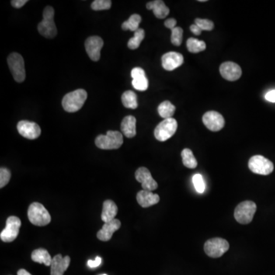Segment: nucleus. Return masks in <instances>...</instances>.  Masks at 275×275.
<instances>
[{
    "label": "nucleus",
    "mask_w": 275,
    "mask_h": 275,
    "mask_svg": "<svg viewBox=\"0 0 275 275\" xmlns=\"http://www.w3.org/2000/svg\"><path fill=\"white\" fill-rule=\"evenodd\" d=\"M87 98L88 92L83 89L68 92L63 98V108L67 113H75L83 107Z\"/></svg>",
    "instance_id": "obj_1"
},
{
    "label": "nucleus",
    "mask_w": 275,
    "mask_h": 275,
    "mask_svg": "<svg viewBox=\"0 0 275 275\" xmlns=\"http://www.w3.org/2000/svg\"><path fill=\"white\" fill-rule=\"evenodd\" d=\"M54 9L51 6L46 7L43 12V19L38 25V30L42 36L54 39L57 35V28L54 21Z\"/></svg>",
    "instance_id": "obj_2"
},
{
    "label": "nucleus",
    "mask_w": 275,
    "mask_h": 275,
    "mask_svg": "<svg viewBox=\"0 0 275 275\" xmlns=\"http://www.w3.org/2000/svg\"><path fill=\"white\" fill-rule=\"evenodd\" d=\"M28 217L32 224L38 227L48 225L51 220L50 213L42 203H33L29 206Z\"/></svg>",
    "instance_id": "obj_3"
},
{
    "label": "nucleus",
    "mask_w": 275,
    "mask_h": 275,
    "mask_svg": "<svg viewBox=\"0 0 275 275\" xmlns=\"http://www.w3.org/2000/svg\"><path fill=\"white\" fill-rule=\"evenodd\" d=\"M95 144L100 149H118L123 144V134L118 131H108L105 136H98L95 140Z\"/></svg>",
    "instance_id": "obj_4"
},
{
    "label": "nucleus",
    "mask_w": 275,
    "mask_h": 275,
    "mask_svg": "<svg viewBox=\"0 0 275 275\" xmlns=\"http://www.w3.org/2000/svg\"><path fill=\"white\" fill-rule=\"evenodd\" d=\"M256 210L257 206L254 202L249 200L242 202L236 206L234 217L240 224L245 225L252 221Z\"/></svg>",
    "instance_id": "obj_5"
},
{
    "label": "nucleus",
    "mask_w": 275,
    "mask_h": 275,
    "mask_svg": "<svg viewBox=\"0 0 275 275\" xmlns=\"http://www.w3.org/2000/svg\"><path fill=\"white\" fill-rule=\"evenodd\" d=\"M178 123L173 118L164 119L154 130V136L160 141H165L171 138L176 133Z\"/></svg>",
    "instance_id": "obj_6"
},
{
    "label": "nucleus",
    "mask_w": 275,
    "mask_h": 275,
    "mask_svg": "<svg viewBox=\"0 0 275 275\" xmlns=\"http://www.w3.org/2000/svg\"><path fill=\"white\" fill-rule=\"evenodd\" d=\"M7 61L14 80L18 83L23 82L25 79V68L22 55L18 53H12L8 56Z\"/></svg>",
    "instance_id": "obj_7"
},
{
    "label": "nucleus",
    "mask_w": 275,
    "mask_h": 275,
    "mask_svg": "<svg viewBox=\"0 0 275 275\" xmlns=\"http://www.w3.org/2000/svg\"><path fill=\"white\" fill-rule=\"evenodd\" d=\"M229 244L227 240L222 238H213L205 242L204 251L206 255L211 258H220L227 252Z\"/></svg>",
    "instance_id": "obj_8"
},
{
    "label": "nucleus",
    "mask_w": 275,
    "mask_h": 275,
    "mask_svg": "<svg viewBox=\"0 0 275 275\" xmlns=\"http://www.w3.org/2000/svg\"><path fill=\"white\" fill-rule=\"evenodd\" d=\"M248 168L257 175H269L273 172L274 165L262 155H255L248 161Z\"/></svg>",
    "instance_id": "obj_9"
},
{
    "label": "nucleus",
    "mask_w": 275,
    "mask_h": 275,
    "mask_svg": "<svg viewBox=\"0 0 275 275\" xmlns=\"http://www.w3.org/2000/svg\"><path fill=\"white\" fill-rule=\"evenodd\" d=\"M22 223L17 217H9L6 220V226L1 231L0 238L4 242H12L18 237Z\"/></svg>",
    "instance_id": "obj_10"
},
{
    "label": "nucleus",
    "mask_w": 275,
    "mask_h": 275,
    "mask_svg": "<svg viewBox=\"0 0 275 275\" xmlns=\"http://www.w3.org/2000/svg\"><path fill=\"white\" fill-rule=\"evenodd\" d=\"M17 130L21 136L28 139H36L41 136L42 130L37 123L22 120L17 124Z\"/></svg>",
    "instance_id": "obj_11"
},
{
    "label": "nucleus",
    "mask_w": 275,
    "mask_h": 275,
    "mask_svg": "<svg viewBox=\"0 0 275 275\" xmlns=\"http://www.w3.org/2000/svg\"><path fill=\"white\" fill-rule=\"evenodd\" d=\"M203 124L210 131L218 132L225 126V119L220 113L215 111H209L203 116Z\"/></svg>",
    "instance_id": "obj_12"
},
{
    "label": "nucleus",
    "mask_w": 275,
    "mask_h": 275,
    "mask_svg": "<svg viewBox=\"0 0 275 275\" xmlns=\"http://www.w3.org/2000/svg\"><path fill=\"white\" fill-rule=\"evenodd\" d=\"M135 176H136V181L141 183L143 190L152 191L158 188V183L151 176V172L148 168H144V167L138 168L136 171Z\"/></svg>",
    "instance_id": "obj_13"
},
{
    "label": "nucleus",
    "mask_w": 275,
    "mask_h": 275,
    "mask_svg": "<svg viewBox=\"0 0 275 275\" xmlns=\"http://www.w3.org/2000/svg\"><path fill=\"white\" fill-rule=\"evenodd\" d=\"M102 46H103V40L99 36H91L86 40V51L92 61H99Z\"/></svg>",
    "instance_id": "obj_14"
},
{
    "label": "nucleus",
    "mask_w": 275,
    "mask_h": 275,
    "mask_svg": "<svg viewBox=\"0 0 275 275\" xmlns=\"http://www.w3.org/2000/svg\"><path fill=\"white\" fill-rule=\"evenodd\" d=\"M220 74L224 79L229 81H235L242 76V69L234 62L223 63L220 67Z\"/></svg>",
    "instance_id": "obj_15"
},
{
    "label": "nucleus",
    "mask_w": 275,
    "mask_h": 275,
    "mask_svg": "<svg viewBox=\"0 0 275 275\" xmlns=\"http://www.w3.org/2000/svg\"><path fill=\"white\" fill-rule=\"evenodd\" d=\"M162 67L168 71H174L181 67L183 63V57L182 54L175 51L166 53L161 57Z\"/></svg>",
    "instance_id": "obj_16"
},
{
    "label": "nucleus",
    "mask_w": 275,
    "mask_h": 275,
    "mask_svg": "<svg viewBox=\"0 0 275 275\" xmlns=\"http://www.w3.org/2000/svg\"><path fill=\"white\" fill-rule=\"evenodd\" d=\"M71 263V258L69 256L62 257L61 254L53 258L50 265V275H64Z\"/></svg>",
    "instance_id": "obj_17"
},
{
    "label": "nucleus",
    "mask_w": 275,
    "mask_h": 275,
    "mask_svg": "<svg viewBox=\"0 0 275 275\" xmlns=\"http://www.w3.org/2000/svg\"><path fill=\"white\" fill-rule=\"evenodd\" d=\"M121 227V222L119 220H113V221L105 223L102 228L97 232V238L102 242L109 241L116 232Z\"/></svg>",
    "instance_id": "obj_18"
},
{
    "label": "nucleus",
    "mask_w": 275,
    "mask_h": 275,
    "mask_svg": "<svg viewBox=\"0 0 275 275\" xmlns=\"http://www.w3.org/2000/svg\"><path fill=\"white\" fill-rule=\"evenodd\" d=\"M136 199L138 204L143 208L154 206L160 201V196L158 194L144 190H141L137 193Z\"/></svg>",
    "instance_id": "obj_19"
},
{
    "label": "nucleus",
    "mask_w": 275,
    "mask_h": 275,
    "mask_svg": "<svg viewBox=\"0 0 275 275\" xmlns=\"http://www.w3.org/2000/svg\"><path fill=\"white\" fill-rule=\"evenodd\" d=\"M146 8H148V10H152L155 17L160 19L166 18L170 12L169 8L161 0H155L148 2L146 5Z\"/></svg>",
    "instance_id": "obj_20"
},
{
    "label": "nucleus",
    "mask_w": 275,
    "mask_h": 275,
    "mask_svg": "<svg viewBox=\"0 0 275 275\" xmlns=\"http://www.w3.org/2000/svg\"><path fill=\"white\" fill-rule=\"evenodd\" d=\"M118 213V207L113 200H107L102 205L101 218L104 223L113 221Z\"/></svg>",
    "instance_id": "obj_21"
},
{
    "label": "nucleus",
    "mask_w": 275,
    "mask_h": 275,
    "mask_svg": "<svg viewBox=\"0 0 275 275\" xmlns=\"http://www.w3.org/2000/svg\"><path fill=\"white\" fill-rule=\"evenodd\" d=\"M121 130L126 137L131 138L136 136V119L133 116H127L123 119Z\"/></svg>",
    "instance_id": "obj_22"
},
{
    "label": "nucleus",
    "mask_w": 275,
    "mask_h": 275,
    "mask_svg": "<svg viewBox=\"0 0 275 275\" xmlns=\"http://www.w3.org/2000/svg\"><path fill=\"white\" fill-rule=\"evenodd\" d=\"M32 259L33 262L39 264H44L46 266H50L52 259L50 254L45 248H38L32 253Z\"/></svg>",
    "instance_id": "obj_23"
},
{
    "label": "nucleus",
    "mask_w": 275,
    "mask_h": 275,
    "mask_svg": "<svg viewBox=\"0 0 275 275\" xmlns=\"http://www.w3.org/2000/svg\"><path fill=\"white\" fill-rule=\"evenodd\" d=\"M176 108L170 101H164L158 106V112L164 119H170L175 114Z\"/></svg>",
    "instance_id": "obj_24"
},
{
    "label": "nucleus",
    "mask_w": 275,
    "mask_h": 275,
    "mask_svg": "<svg viewBox=\"0 0 275 275\" xmlns=\"http://www.w3.org/2000/svg\"><path fill=\"white\" fill-rule=\"evenodd\" d=\"M141 22V17L138 14H133L126 22L122 24L123 30H130L132 32H136L139 29V24Z\"/></svg>",
    "instance_id": "obj_25"
},
{
    "label": "nucleus",
    "mask_w": 275,
    "mask_h": 275,
    "mask_svg": "<svg viewBox=\"0 0 275 275\" xmlns=\"http://www.w3.org/2000/svg\"><path fill=\"white\" fill-rule=\"evenodd\" d=\"M122 102L125 107L129 109H136L138 107L137 95L133 91H126L122 95Z\"/></svg>",
    "instance_id": "obj_26"
},
{
    "label": "nucleus",
    "mask_w": 275,
    "mask_h": 275,
    "mask_svg": "<svg viewBox=\"0 0 275 275\" xmlns=\"http://www.w3.org/2000/svg\"><path fill=\"white\" fill-rule=\"evenodd\" d=\"M182 161L183 165L190 169H193L197 167V161L195 158L191 150L185 148L182 152Z\"/></svg>",
    "instance_id": "obj_27"
},
{
    "label": "nucleus",
    "mask_w": 275,
    "mask_h": 275,
    "mask_svg": "<svg viewBox=\"0 0 275 275\" xmlns=\"http://www.w3.org/2000/svg\"><path fill=\"white\" fill-rule=\"evenodd\" d=\"M186 47L190 53H199L204 50L206 48V46L203 41L190 38L186 41Z\"/></svg>",
    "instance_id": "obj_28"
},
{
    "label": "nucleus",
    "mask_w": 275,
    "mask_h": 275,
    "mask_svg": "<svg viewBox=\"0 0 275 275\" xmlns=\"http://www.w3.org/2000/svg\"><path fill=\"white\" fill-rule=\"evenodd\" d=\"M145 33H144V29H138L136 32H135L134 37L130 39L128 42V47L132 50H136L138 48L141 44V42L144 40Z\"/></svg>",
    "instance_id": "obj_29"
},
{
    "label": "nucleus",
    "mask_w": 275,
    "mask_h": 275,
    "mask_svg": "<svg viewBox=\"0 0 275 275\" xmlns=\"http://www.w3.org/2000/svg\"><path fill=\"white\" fill-rule=\"evenodd\" d=\"M183 29L181 27H175L171 30V43L175 46H180L182 45L183 40Z\"/></svg>",
    "instance_id": "obj_30"
},
{
    "label": "nucleus",
    "mask_w": 275,
    "mask_h": 275,
    "mask_svg": "<svg viewBox=\"0 0 275 275\" xmlns=\"http://www.w3.org/2000/svg\"><path fill=\"white\" fill-rule=\"evenodd\" d=\"M110 0H95L91 4V8L94 11L108 10L111 8Z\"/></svg>",
    "instance_id": "obj_31"
},
{
    "label": "nucleus",
    "mask_w": 275,
    "mask_h": 275,
    "mask_svg": "<svg viewBox=\"0 0 275 275\" xmlns=\"http://www.w3.org/2000/svg\"><path fill=\"white\" fill-rule=\"evenodd\" d=\"M133 88L137 91H145L148 88V80L146 77H138L136 79H133Z\"/></svg>",
    "instance_id": "obj_32"
},
{
    "label": "nucleus",
    "mask_w": 275,
    "mask_h": 275,
    "mask_svg": "<svg viewBox=\"0 0 275 275\" xmlns=\"http://www.w3.org/2000/svg\"><path fill=\"white\" fill-rule=\"evenodd\" d=\"M193 183L196 191L199 193H204L206 185H205L204 180L201 175L196 174V175H193Z\"/></svg>",
    "instance_id": "obj_33"
},
{
    "label": "nucleus",
    "mask_w": 275,
    "mask_h": 275,
    "mask_svg": "<svg viewBox=\"0 0 275 275\" xmlns=\"http://www.w3.org/2000/svg\"><path fill=\"white\" fill-rule=\"evenodd\" d=\"M195 24L199 26L202 31H211L214 29V24L209 19H196Z\"/></svg>",
    "instance_id": "obj_34"
},
{
    "label": "nucleus",
    "mask_w": 275,
    "mask_h": 275,
    "mask_svg": "<svg viewBox=\"0 0 275 275\" xmlns=\"http://www.w3.org/2000/svg\"><path fill=\"white\" fill-rule=\"evenodd\" d=\"M11 172L7 168L0 169V188L4 187L10 181Z\"/></svg>",
    "instance_id": "obj_35"
},
{
    "label": "nucleus",
    "mask_w": 275,
    "mask_h": 275,
    "mask_svg": "<svg viewBox=\"0 0 275 275\" xmlns=\"http://www.w3.org/2000/svg\"><path fill=\"white\" fill-rule=\"evenodd\" d=\"M131 76L133 77V79H136V78H138V77H146L145 72L141 67H135V68H133L131 71Z\"/></svg>",
    "instance_id": "obj_36"
},
{
    "label": "nucleus",
    "mask_w": 275,
    "mask_h": 275,
    "mask_svg": "<svg viewBox=\"0 0 275 275\" xmlns=\"http://www.w3.org/2000/svg\"><path fill=\"white\" fill-rule=\"evenodd\" d=\"M102 264V259H101L100 257L97 256L96 257L95 260H89L88 262V266L91 269H94V268H97L98 266Z\"/></svg>",
    "instance_id": "obj_37"
},
{
    "label": "nucleus",
    "mask_w": 275,
    "mask_h": 275,
    "mask_svg": "<svg viewBox=\"0 0 275 275\" xmlns=\"http://www.w3.org/2000/svg\"><path fill=\"white\" fill-rule=\"evenodd\" d=\"M177 21L176 19L171 18V19H167L165 22V27L168 28V29H175L176 27Z\"/></svg>",
    "instance_id": "obj_38"
},
{
    "label": "nucleus",
    "mask_w": 275,
    "mask_h": 275,
    "mask_svg": "<svg viewBox=\"0 0 275 275\" xmlns=\"http://www.w3.org/2000/svg\"><path fill=\"white\" fill-rule=\"evenodd\" d=\"M27 0H12L11 1V4L15 8H22L23 5L27 3Z\"/></svg>",
    "instance_id": "obj_39"
},
{
    "label": "nucleus",
    "mask_w": 275,
    "mask_h": 275,
    "mask_svg": "<svg viewBox=\"0 0 275 275\" xmlns=\"http://www.w3.org/2000/svg\"><path fill=\"white\" fill-rule=\"evenodd\" d=\"M265 99L271 102H275V90L269 91L265 95Z\"/></svg>",
    "instance_id": "obj_40"
},
{
    "label": "nucleus",
    "mask_w": 275,
    "mask_h": 275,
    "mask_svg": "<svg viewBox=\"0 0 275 275\" xmlns=\"http://www.w3.org/2000/svg\"><path fill=\"white\" fill-rule=\"evenodd\" d=\"M190 31H191L194 35H196V36H200L202 34V32H203V31L201 30V29H200L199 26H197L196 24H193V25H190Z\"/></svg>",
    "instance_id": "obj_41"
},
{
    "label": "nucleus",
    "mask_w": 275,
    "mask_h": 275,
    "mask_svg": "<svg viewBox=\"0 0 275 275\" xmlns=\"http://www.w3.org/2000/svg\"><path fill=\"white\" fill-rule=\"evenodd\" d=\"M18 275H31L29 272H28L27 271L25 270V269H20V270L17 273Z\"/></svg>",
    "instance_id": "obj_42"
},
{
    "label": "nucleus",
    "mask_w": 275,
    "mask_h": 275,
    "mask_svg": "<svg viewBox=\"0 0 275 275\" xmlns=\"http://www.w3.org/2000/svg\"><path fill=\"white\" fill-rule=\"evenodd\" d=\"M106 275V274H104V275Z\"/></svg>",
    "instance_id": "obj_43"
}]
</instances>
